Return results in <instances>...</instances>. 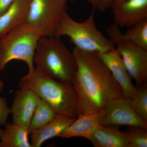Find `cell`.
<instances>
[{"instance_id": "30bf717a", "label": "cell", "mask_w": 147, "mask_h": 147, "mask_svg": "<svg viewBox=\"0 0 147 147\" xmlns=\"http://www.w3.org/2000/svg\"><path fill=\"white\" fill-rule=\"evenodd\" d=\"M97 55L107 66L119 86L123 96L133 98L137 92V87L132 84L131 77L115 48Z\"/></svg>"}, {"instance_id": "cb8c5ba5", "label": "cell", "mask_w": 147, "mask_h": 147, "mask_svg": "<svg viewBox=\"0 0 147 147\" xmlns=\"http://www.w3.org/2000/svg\"><path fill=\"white\" fill-rule=\"evenodd\" d=\"M4 86V83L1 79L0 78V92L2 91L3 89Z\"/></svg>"}, {"instance_id": "277c9868", "label": "cell", "mask_w": 147, "mask_h": 147, "mask_svg": "<svg viewBox=\"0 0 147 147\" xmlns=\"http://www.w3.org/2000/svg\"><path fill=\"white\" fill-rule=\"evenodd\" d=\"M41 36L25 22L0 38V71L13 60L23 61L28 72L34 69V58L38 40Z\"/></svg>"}, {"instance_id": "484cf974", "label": "cell", "mask_w": 147, "mask_h": 147, "mask_svg": "<svg viewBox=\"0 0 147 147\" xmlns=\"http://www.w3.org/2000/svg\"><path fill=\"white\" fill-rule=\"evenodd\" d=\"M123 1L124 0H114V2H121Z\"/></svg>"}, {"instance_id": "ac0fdd59", "label": "cell", "mask_w": 147, "mask_h": 147, "mask_svg": "<svg viewBox=\"0 0 147 147\" xmlns=\"http://www.w3.org/2000/svg\"><path fill=\"white\" fill-rule=\"evenodd\" d=\"M125 38L147 50V20L129 28L123 34Z\"/></svg>"}, {"instance_id": "9a60e30c", "label": "cell", "mask_w": 147, "mask_h": 147, "mask_svg": "<svg viewBox=\"0 0 147 147\" xmlns=\"http://www.w3.org/2000/svg\"><path fill=\"white\" fill-rule=\"evenodd\" d=\"M90 141L95 147H130L125 132L114 125H99Z\"/></svg>"}, {"instance_id": "2e32d148", "label": "cell", "mask_w": 147, "mask_h": 147, "mask_svg": "<svg viewBox=\"0 0 147 147\" xmlns=\"http://www.w3.org/2000/svg\"><path fill=\"white\" fill-rule=\"evenodd\" d=\"M0 137L1 147H32L29 140V129L7 122Z\"/></svg>"}, {"instance_id": "8fae6325", "label": "cell", "mask_w": 147, "mask_h": 147, "mask_svg": "<svg viewBox=\"0 0 147 147\" xmlns=\"http://www.w3.org/2000/svg\"><path fill=\"white\" fill-rule=\"evenodd\" d=\"M39 98L32 90L24 88L17 90L10 108L12 123L29 129Z\"/></svg>"}, {"instance_id": "603a6c76", "label": "cell", "mask_w": 147, "mask_h": 147, "mask_svg": "<svg viewBox=\"0 0 147 147\" xmlns=\"http://www.w3.org/2000/svg\"><path fill=\"white\" fill-rule=\"evenodd\" d=\"M13 0H0V16L10 6Z\"/></svg>"}, {"instance_id": "3957f363", "label": "cell", "mask_w": 147, "mask_h": 147, "mask_svg": "<svg viewBox=\"0 0 147 147\" xmlns=\"http://www.w3.org/2000/svg\"><path fill=\"white\" fill-rule=\"evenodd\" d=\"M34 63L40 71L61 82L72 83L77 65L73 53L58 37H41Z\"/></svg>"}, {"instance_id": "6da1fadb", "label": "cell", "mask_w": 147, "mask_h": 147, "mask_svg": "<svg viewBox=\"0 0 147 147\" xmlns=\"http://www.w3.org/2000/svg\"><path fill=\"white\" fill-rule=\"evenodd\" d=\"M72 53L77 65L72 84L78 96V114L102 111L111 100L122 96L119 86L97 54L76 47Z\"/></svg>"}, {"instance_id": "8992f818", "label": "cell", "mask_w": 147, "mask_h": 147, "mask_svg": "<svg viewBox=\"0 0 147 147\" xmlns=\"http://www.w3.org/2000/svg\"><path fill=\"white\" fill-rule=\"evenodd\" d=\"M106 33L114 44L124 65L137 87L147 80V50L125 38L119 27L116 24L107 28Z\"/></svg>"}, {"instance_id": "d6986e66", "label": "cell", "mask_w": 147, "mask_h": 147, "mask_svg": "<svg viewBox=\"0 0 147 147\" xmlns=\"http://www.w3.org/2000/svg\"><path fill=\"white\" fill-rule=\"evenodd\" d=\"M131 105L135 113L147 122V86L146 83L137 87V92L131 99Z\"/></svg>"}, {"instance_id": "ba28073f", "label": "cell", "mask_w": 147, "mask_h": 147, "mask_svg": "<svg viewBox=\"0 0 147 147\" xmlns=\"http://www.w3.org/2000/svg\"><path fill=\"white\" fill-rule=\"evenodd\" d=\"M103 110L105 116L102 125L147 128V122L142 119L133 110L130 98L122 96L114 98L108 102Z\"/></svg>"}, {"instance_id": "ffe728a7", "label": "cell", "mask_w": 147, "mask_h": 147, "mask_svg": "<svg viewBox=\"0 0 147 147\" xmlns=\"http://www.w3.org/2000/svg\"><path fill=\"white\" fill-rule=\"evenodd\" d=\"M129 127L124 132L130 147H147V128Z\"/></svg>"}, {"instance_id": "5bb4252c", "label": "cell", "mask_w": 147, "mask_h": 147, "mask_svg": "<svg viewBox=\"0 0 147 147\" xmlns=\"http://www.w3.org/2000/svg\"><path fill=\"white\" fill-rule=\"evenodd\" d=\"M30 0H13L5 12L0 16V38L25 23Z\"/></svg>"}, {"instance_id": "e0dca14e", "label": "cell", "mask_w": 147, "mask_h": 147, "mask_svg": "<svg viewBox=\"0 0 147 147\" xmlns=\"http://www.w3.org/2000/svg\"><path fill=\"white\" fill-rule=\"evenodd\" d=\"M57 115L50 105L39 97L29 125L30 133L47 124L53 120Z\"/></svg>"}, {"instance_id": "7402d4cb", "label": "cell", "mask_w": 147, "mask_h": 147, "mask_svg": "<svg viewBox=\"0 0 147 147\" xmlns=\"http://www.w3.org/2000/svg\"><path fill=\"white\" fill-rule=\"evenodd\" d=\"M94 9H96L101 12L110 8L114 0H88Z\"/></svg>"}, {"instance_id": "7c38bea8", "label": "cell", "mask_w": 147, "mask_h": 147, "mask_svg": "<svg viewBox=\"0 0 147 147\" xmlns=\"http://www.w3.org/2000/svg\"><path fill=\"white\" fill-rule=\"evenodd\" d=\"M104 116L103 110L78 114L74 121L59 137L66 139L80 137L90 140L97 126L102 124Z\"/></svg>"}, {"instance_id": "4fadbf2b", "label": "cell", "mask_w": 147, "mask_h": 147, "mask_svg": "<svg viewBox=\"0 0 147 147\" xmlns=\"http://www.w3.org/2000/svg\"><path fill=\"white\" fill-rule=\"evenodd\" d=\"M75 118L57 114L55 118L41 128L31 131L32 147H40L49 139L59 136Z\"/></svg>"}, {"instance_id": "7a4b0ae2", "label": "cell", "mask_w": 147, "mask_h": 147, "mask_svg": "<svg viewBox=\"0 0 147 147\" xmlns=\"http://www.w3.org/2000/svg\"><path fill=\"white\" fill-rule=\"evenodd\" d=\"M18 86L34 92L57 114L77 117L78 96L72 83L57 81L35 68L22 77Z\"/></svg>"}, {"instance_id": "44dd1931", "label": "cell", "mask_w": 147, "mask_h": 147, "mask_svg": "<svg viewBox=\"0 0 147 147\" xmlns=\"http://www.w3.org/2000/svg\"><path fill=\"white\" fill-rule=\"evenodd\" d=\"M11 113L6 99L0 97V125H4L7 122V119Z\"/></svg>"}, {"instance_id": "52a82bcc", "label": "cell", "mask_w": 147, "mask_h": 147, "mask_svg": "<svg viewBox=\"0 0 147 147\" xmlns=\"http://www.w3.org/2000/svg\"><path fill=\"white\" fill-rule=\"evenodd\" d=\"M67 0H30L26 23L41 37L55 36L67 13Z\"/></svg>"}, {"instance_id": "9c48e42d", "label": "cell", "mask_w": 147, "mask_h": 147, "mask_svg": "<svg viewBox=\"0 0 147 147\" xmlns=\"http://www.w3.org/2000/svg\"><path fill=\"white\" fill-rule=\"evenodd\" d=\"M111 8L115 24L129 28L147 20V0L113 2Z\"/></svg>"}, {"instance_id": "5b68a950", "label": "cell", "mask_w": 147, "mask_h": 147, "mask_svg": "<svg viewBox=\"0 0 147 147\" xmlns=\"http://www.w3.org/2000/svg\"><path fill=\"white\" fill-rule=\"evenodd\" d=\"M66 36L79 50L98 54L115 48L110 39L102 34L96 28L94 11L86 21L77 22L67 12L59 27L55 36Z\"/></svg>"}, {"instance_id": "d4e9b609", "label": "cell", "mask_w": 147, "mask_h": 147, "mask_svg": "<svg viewBox=\"0 0 147 147\" xmlns=\"http://www.w3.org/2000/svg\"><path fill=\"white\" fill-rule=\"evenodd\" d=\"M3 131V130L0 128V137H1V135L2 134Z\"/></svg>"}, {"instance_id": "4316f807", "label": "cell", "mask_w": 147, "mask_h": 147, "mask_svg": "<svg viewBox=\"0 0 147 147\" xmlns=\"http://www.w3.org/2000/svg\"><path fill=\"white\" fill-rule=\"evenodd\" d=\"M0 147H1V143H0Z\"/></svg>"}]
</instances>
